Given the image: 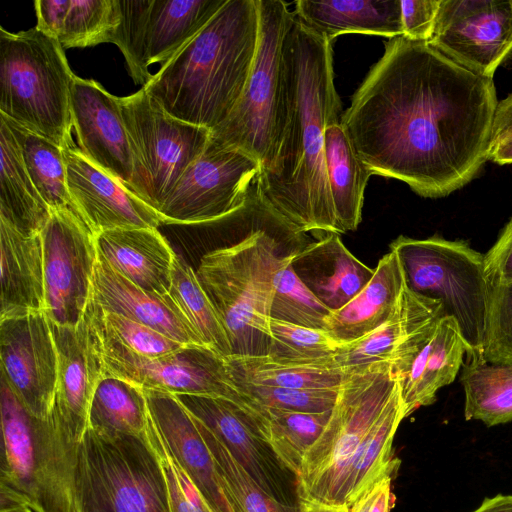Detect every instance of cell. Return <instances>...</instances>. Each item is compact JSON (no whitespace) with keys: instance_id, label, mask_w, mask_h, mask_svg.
<instances>
[{"instance_id":"e0dca14e","label":"cell","mask_w":512,"mask_h":512,"mask_svg":"<svg viewBox=\"0 0 512 512\" xmlns=\"http://www.w3.org/2000/svg\"><path fill=\"white\" fill-rule=\"evenodd\" d=\"M1 378L33 416L53 410L58 352L44 311L0 319Z\"/></svg>"},{"instance_id":"f6af8a7d","label":"cell","mask_w":512,"mask_h":512,"mask_svg":"<svg viewBox=\"0 0 512 512\" xmlns=\"http://www.w3.org/2000/svg\"><path fill=\"white\" fill-rule=\"evenodd\" d=\"M89 307L101 330L127 349L146 358H159L188 345L121 315L102 311L90 299Z\"/></svg>"},{"instance_id":"4fadbf2b","label":"cell","mask_w":512,"mask_h":512,"mask_svg":"<svg viewBox=\"0 0 512 512\" xmlns=\"http://www.w3.org/2000/svg\"><path fill=\"white\" fill-rule=\"evenodd\" d=\"M260 171L255 158L210 137L159 208L161 225L207 224L232 214L245 203Z\"/></svg>"},{"instance_id":"7402d4cb","label":"cell","mask_w":512,"mask_h":512,"mask_svg":"<svg viewBox=\"0 0 512 512\" xmlns=\"http://www.w3.org/2000/svg\"><path fill=\"white\" fill-rule=\"evenodd\" d=\"M143 391L152 421L212 511L235 512L191 414L174 394L146 388Z\"/></svg>"},{"instance_id":"d590c367","label":"cell","mask_w":512,"mask_h":512,"mask_svg":"<svg viewBox=\"0 0 512 512\" xmlns=\"http://www.w3.org/2000/svg\"><path fill=\"white\" fill-rule=\"evenodd\" d=\"M149 418L143 388L113 376H102L90 406L88 428L109 436H143Z\"/></svg>"},{"instance_id":"ac0fdd59","label":"cell","mask_w":512,"mask_h":512,"mask_svg":"<svg viewBox=\"0 0 512 512\" xmlns=\"http://www.w3.org/2000/svg\"><path fill=\"white\" fill-rule=\"evenodd\" d=\"M74 207L94 235L114 229L159 228L158 212L91 160L74 143L63 149Z\"/></svg>"},{"instance_id":"9c48e42d","label":"cell","mask_w":512,"mask_h":512,"mask_svg":"<svg viewBox=\"0 0 512 512\" xmlns=\"http://www.w3.org/2000/svg\"><path fill=\"white\" fill-rule=\"evenodd\" d=\"M401 264L405 285L441 304L452 317L466 345L467 360L480 357L486 331L491 285L485 255L464 241L439 236H399L389 246Z\"/></svg>"},{"instance_id":"52a82bcc","label":"cell","mask_w":512,"mask_h":512,"mask_svg":"<svg viewBox=\"0 0 512 512\" xmlns=\"http://www.w3.org/2000/svg\"><path fill=\"white\" fill-rule=\"evenodd\" d=\"M398 385L388 363L349 369L329 422L296 476L300 501L339 506L348 471Z\"/></svg>"},{"instance_id":"4dcf8cb0","label":"cell","mask_w":512,"mask_h":512,"mask_svg":"<svg viewBox=\"0 0 512 512\" xmlns=\"http://www.w3.org/2000/svg\"><path fill=\"white\" fill-rule=\"evenodd\" d=\"M324 151L340 234L354 231L361 222L364 191L373 174L357 156L341 123L325 130Z\"/></svg>"},{"instance_id":"484cf974","label":"cell","mask_w":512,"mask_h":512,"mask_svg":"<svg viewBox=\"0 0 512 512\" xmlns=\"http://www.w3.org/2000/svg\"><path fill=\"white\" fill-rule=\"evenodd\" d=\"M466 345L456 321L441 318L398 378L405 418L435 401L437 391L451 384L464 363Z\"/></svg>"},{"instance_id":"bcb514c9","label":"cell","mask_w":512,"mask_h":512,"mask_svg":"<svg viewBox=\"0 0 512 512\" xmlns=\"http://www.w3.org/2000/svg\"><path fill=\"white\" fill-rule=\"evenodd\" d=\"M145 437L160 463L171 512H213L190 476L172 454L150 414Z\"/></svg>"},{"instance_id":"816d5d0a","label":"cell","mask_w":512,"mask_h":512,"mask_svg":"<svg viewBox=\"0 0 512 512\" xmlns=\"http://www.w3.org/2000/svg\"><path fill=\"white\" fill-rule=\"evenodd\" d=\"M38 30L58 40L62 34L70 0H37L34 3Z\"/></svg>"},{"instance_id":"6f0895ef","label":"cell","mask_w":512,"mask_h":512,"mask_svg":"<svg viewBox=\"0 0 512 512\" xmlns=\"http://www.w3.org/2000/svg\"><path fill=\"white\" fill-rule=\"evenodd\" d=\"M347 506H334L309 501H300L298 512H348Z\"/></svg>"},{"instance_id":"f546056e","label":"cell","mask_w":512,"mask_h":512,"mask_svg":"<svg viewBox=\"0 0 512 512\" xmlns=\"http://www.w3.org/2000/svg\"><path fill=\"white\" fill-rule=\"evenodd\" d=\"M0 219L25 234H40L51 209L33 184L19 145L0 117Z\"/></svg>"},{"instance_id":"f35d334b","label":"cell","mask_w":512,"mask_h":512,"mask_svg":"<svg viewBox=\"0 0 512 512\" xmlns=\"http://www.w3.org/2000/svg\"><path fill=\"white\" fill-rule=\"evenodd\" d=\"M169 295L192 324L203 344L224 358L233 355L230 339L196 271L176 254Z\"/></svg>"},{"instance_id":"3957f363","label":"cell","mask_w":512,"mask_h":512,"mask_svg":"<svg viewBox=\"0 0 512 512\" xmlns=\"http://www.w3.org/2000/svg\"><path fill=\"white\" fill-rule=\"evenodd\" d=\"M259 29L258 0H227L144 88L171 116L213 131L243 94Z\"/></svg>"},{"instance_id":"74e56055","label":"cell","mask_w":512,"mask_h":512,"mask_svg":"<svg viewBox=\"0 0 512 512\" xmlns=\"http://www.w3.org/2000/svg\"><path fill=\"white\" fill-rule=\"evenodd\" d=\"M0 117L10 127L27 172L45 203L51 210L69 209L78 215L67 186L63 149L4 115Z\"/></svg>"},{"instance_id":"836d02e7","label":"cell","mask_w":512,"mask_h":512,"mask_svg":"<svg viewBox=\"0 0 512 512\" xmlns=\"http://www.w3.org/2000/svg\"><path fill=\"white\" fill-rule=\"evenodd\" d=\"M234 383L299 389H338L349 369L337 362L300 364L278 361L266 353L239 354L226 358Z\"/></svg>"},{"instance_id":"ffe728a7","label":"cell","mask_w":512,"mask_h":512,"mask_svg":"<svg viewBox=\"0 0 512 512\" xmlns=\"http://www.w3.org/2000/svg\"><path fill=\"white\" fill-rule=\"evenodd\" d=\"M445 316L440 303L405 285L390 318L367 336L348 343L335 360L346 369L388 363L400 378L424 339Z\"/></svg>"},{"instance_id":"ab89813d","label":"cell","mask_w":512,"mask_h":512,"mask_svg":"<svg viewBox=\"0 0 512 512\" xmlns=\"http://www.w3.org/2000/svg\"><path fill=\"white\" fill-rule=\"evenodd\" d=\"M192 418L212 454L221 485L235 512H298V507L285 505L266 493L220 440Z\"/></svg>"},{"instance_id":"30bf717a","label":"cell","mask_w":512,"mask_h":512,"mask_svg":"<svg viewBox=\"0 0 512 512\" xmlns=\"http://www.w3.org/2000/svg\"><path fill=\"white\" fill-rule=\"evenodd\" d=\"M78 512H171L160 463L145 434L87 428L77 448Z\"/></svg>"},{"instance_id":"60d3db41","label":"cell","mask_w":512,"mask_h":512,"mask_svg":"<svg viewBox=\"0 0 512 512\" xmlns=\"http://www.w3.org/2000/svg\"><path fill=\"white\" fill-rule=\"evenodd\" d=\"M266 354L278 361L300 364L336 362V355L348 344L324 329L308 328L269 318Z\"/></svg>"},{"instance_id":"8fae6325","label":"cell","mask_w":512,"mask_h":512,"mask_svg":"<svg viewBox=\"0 0 512 512\" xmlns=\"http://www.w3.org/2000/svg\"><path fill=\"white\" fill-rule=\"evenodd\" d=\"M119 98L133 156L130 190L158 212L211 131L171 116L144 87Z\"/></svg>"},{"instance_id":"d4e9b609","label":"cell","mask_w":512,"mask_h":512,"mask_svg":"<svg viewBox=\"0 0 512 512\" xmlns=\"http://www.w3.org/2000/svg\"><path fill=\"white\" fill-rule=\"evenodd\" d=\"M98 254L136 286L168 295L176 257L157 228L114 229L95 235Z\"/></svg>"},{"instance_id":"277c9868","label":"cell","mask_w":512,"mask_h":512,"mask_svg":"<svg viewBox=\"0 0 512 512\" xmlns=\"http://www.w3.org/2000/svg\"><path fill=\"white\" fill-rule=\"evenodd\" d=\"M289 229L293 230L272 209L259 186L242 237L207 252L200 260L198 280L226 328L233 355L249 354L257 335L266 339L274 278L283 256L278 235Z\"/></svg>"},{"instance_id":"44dd1931","label":"cell","mask_w":512,"mask_h":512,"mask_svg":"<svg viewBox=\"0 0 512 512\" xmlns=\"http://www.w3.org/2000/svg\"><path fill=\"white\" fill-rule=\"evenodd\" d=\"M50 325L58 352V377L52 412L80 442L88 428L94 392L103 376L88 308L83 320L75 327L57 325L51 321Z\"/></svg>"},{"instance_id":"db71d44e","label":"cell","mask_w":512,"mask_h":512,"mask_svg":"<svg viewBox=\"0 0 512 512\" xmlns=\"http://www.w3.org/2000/svg\"><path fill=\"white\" fill-rule=\"evenodd\" d=\"M512 137V93L498 102L493 127L491 146Z\"/></svg>"},{"instance_id":"83f0119b","label":"cell","mask_w":512,"mask_h":512,"mask_svg":"<svg viewBox=\"0 0 512 512\" xmlns=\"http://www.w3.org/2000/svg\"><path fill=\"white\" fill-rule=\"evenodd\" d=\"M294 17L312 32L333 41L349 33L402 36L401 0H298Z\"/></svg>"},{"instance_id":"f5cc1de1","label":"cell","mask_w":512,"mask_h":512,"mask_svg":"<svg viewBox=\"0 0 512 512\" xmlns=\"http://www.w3.org/2000/svg\"><path fill=\"white\" fill-rule=\"evenodd\" d=\"M393 477L377 482L365 495L359 498L348 512H390L394 504L391 491Z\"/></svg>"},{"instance_id":"680465c9","label":"cell","mask_w":512,"mask_h":512,"mask_svg":"<svg viewBox=\"0 0 512 512\" xmlns=\"http://www.w3.org/2000/svg\"><path fill=\"white\" fill-rule=\"evenodd\" d=\"M0 512H34L25 505H11L0 508Z\"/></svg>"},{"instance_id":"8992f818","label":"cell","mask_w":512,"mask_h":512,"mask_svg":"<svg viewBox=\"0 0 512 512\" xmlns=\"http://www.w3.org/2000/svg\"><path fill=\"white\" fill-rule=\"evenodd\" d=\"M74 74L58 40L36 27H0V114L62 149L71 136Z\"/></svg>"},{"instance_id":"5b68a950","label":"cell","mask_w":512,"mask_h":512,"mask_svg":"<svg viewBox=\"0 0 512 512\" xmlns=\"http://www.w3.org/2000/svg\"><path fill=\"white\" fill-rule=\"evenodd\" d=\"M0 382V508L25 505L34 512H78L75 468L80 442L56 414L33 416L5 380Z\"/></svg>"},{"instance_id":"c3c4849f","label":"cell","mask_w":512,"mask_h":512,"mask_svg":"<svg viewBox=\"0 0 512 512\" xmlns=\"http://www.w3.org/2000/svg\"><path fill=\"white\" fill-rule=\"evenodd\" d=\"M479 358L488 362H512V281L491 285Z\"/></svg>"},{"instance_id":"b9f144b4","label":"cell","mask_w":512,"mask_h":512,"mask_svg":"<svg viewBox=\"0 0 512 512\" xmlns=\"http://www.w3.org/2000/svg\"><path fill=\"white\" fill-rule=\"evenodd\" d=\"M292 253L282 256L275 274L270 318L325 330L326 319L332 311L298 278L291 265Z\"/></svg>"},{"instance_id":"ee69618b","label":"cell","mask_w":512,"mask_h":512,"mask_svg":"<svg viewBox=\"0 0 512 512\" xmlns=\"http://www.w3.org/2000/svg\"><path fill=\"white\" fill-rule=\"evenodd\" d=\"M150 6L151 0H118L119 19L111 40L121 50L134 83L142 87L153 78L147 44Z\"/></svg>"},{"instance_id":"6da1fadb","label":"cell","mask_w":512,"mask_h":512,"mask_svg":"<svg viewBox=\"0 0 512 512\" xmlns=\"http://www.w3.org/2000/svg\"><path fill=\"white\" fill-rule=\"evenodd\" d=\"M497 105L493 79L428 42L397 36L385 43L341 125L373 175L440 198L467 185L489 160Z\"/></svg>"},{"instance_id":"f1b7e54d","label":"cell","mask_w":512,"mask_h":512,"mask_svg":"<svg viewBox=\"0 0 512 512\" xmlns=\"http://www.w3.org/2000/svg\"><path fill=\"white\" fill-rule=\"evenodd\" d=\"M404 286L399 259L389 251L378 261L368 284L349 303L330 313L325 330L342 343L367 336L390 318Z\"/></svg>"},{"instance_id":"7c38bea8","label":"cell","mask_w":512,"mask_h":512,"mask_svg":"<svg viewBox=\"0 0 512 512\" xmlns=\"http://www.w3.org/2000/svg\"><path fill=\"white\" fill-rule=\"evenodd\" d=\"M103 376L174 395L222 397L248 405L229 372L226 358L206 346L188 345L159 358L133 353L107 336L88 305Z\"/></svg>"},{"instance_id":"ba28073f","label":"cell","mask_w":512,"mask_h":512,"mask_svg":"<svg viewBox=\"0 0 512 512\" xmlns=\"http://www.w3.org/2000/svg\"><path fill=\"white\" fill-rule=\"evenodd\" d=\"M260 29L255 60L243 94L211 138L255 158L269 170L288 118L284 41L294 19L281 0H258Z\"/></svg>"},{"instance_id":"f907efd6","label":"cell","mask_w":512,"mask_h":512,"mask_svg":"<svg viewBox=\"0 0 512 512\" xmlns=\"http://www.w3.org/2000/svg\"><path fill=\"white\" fill-rule=\"evenodd\" d=\"M485 274L490 285L512 281V217L485 254Z\"/></svg>"},{"instance_id":"cb8c5ba5","label":"cell","mask_w":512,"mask_h":512,"mask_svg":"<svg viewBox=\"0 0 512 512\" xmlns=\"http://www.w3.org/2000/svg\"><path fill=\"white\" fill-rule=\"evenodd\" d=\"M291 265L303 284L331 311L349 303L375 272L358 260L336 233L294 251Z\"/></svg>"},{"instance_id":"e575fe53","label":"cell","mask_w":512,"mask_h":512,"mask_svg":"<svg viewBox=\"0 0 512 512\" xmlns=\"http://www.w3.org/2000/svg\"><path fill=\"white\" fill-rule=\"evenodd\" d=\"M461 383L466 420L487 426L512 420V362H488L481 358L463 364Z\"/></svg>"},{"instance_id":"9f6ffc18","label":"cell","mask_w":512,"mask_h":512,"mask_svg":"<svg viewBox=\"0 0 512 512\" xmlns=\"http://www.w3.org/2000/svg\"><path fill=\"white\" fill-rule=\"evenodd\" d=\"M489 160L499 165L512 164V137L491 146Z\"/></svg>"},{"instance_id":"d6a6232c","label":"cell","mask_w":512,"mask_h":512,"mask_svg":"<svg viewBox=\"0 0 512 512\" xmlns=\"http://www.w3.org/2000/svg\"><path fill=\"white\" fill-rule=\"evenodd\" d=\"M227 0H151L147 23L149 64L164 65L193 39Z\"/></svg>"},{"instance_id":"9a60e30c","label":"cell","mask_w":512,"mask_h":512,"mask_svg":"<svg viewBox=\"0 0 512 512\" xmlns=\"http://www.w3.org/2000/svg\"><path fill=\"white\" fill-rule=\"evenodd\" d=\"M428 43L473 73L493 79L512 54V0H441Z\"/></svg>"},{"instance_id":"603a6c76","label":"cell","mask_w":512,"mask_h":512,"mask_svg":"<svg viewBox=\"0 0 512 512\" xmlns=\"http://www.w3.org/2000/svg\"><path fill=\"white\" fill-rule=\"evenodd\" d=\"M91 299L102 311L146 325L184 345L205 346L177 303L146 291L117 273L98 254Z\"/></svg>"},{"instance_id":"8d00e7d4","label":"cell","mask_w":512,"mask_h":512,"mask_svg":"<svg viewBox=\"0 0 512 512\" xmlns=\"http://www.w3.org/2000/svg\"><path fill=\"white\" fill-rule=\"evenodd\" d=\"M249 406L256 410L259 428L279 462L297 476L305 454L322 434L332 410L304 413Z\"/></svg>"},{"instance_id":"5bb4252c","label":"cell","mask_w":512,"mask_h":512,"mask_svg":"<svg viewBox=\"0 0 512 512\" xmlns=\"http://www.w3.org/2000/svg\"><path fill=\"white\" fill-rule=\"evenodd\" d=\"M44 269V312L61 326H77L92 294L98 258L95 235L72 210H51L41 231Z\"/></svg>"},{"instance_id":"681fc988","label":"cell","mask_w":512,"mask_h":512,"mask_svg":"<svg viewBox=\"0 0 512 512\" xmlns=\"http://www.w3.org/2000/svg\"><path fill=\"white\" fill-rule=\"evenodd\" d=\"M441 0H401L402 36L429 42Z\"/></svg>"},{"instance_id":"1f68e13d","label":"cell","mask_w":512,"mask_h":512,"mask_svg":"<svg viewBox=\"0 0 512 512\" xmlns=\"http://www.w3.org/2000/svg\"><path fill=\"white\" fill-rule=\"evenodd\" d=\"M405 418L400 385L370 429L363 448L346 476L339 506H352L377 482L393 477L400 461L393 456L392 443L400 422Z\"/></svg>"},{"instance_id":"7a4b0ae2","label":"cell","mask_w":512,"mask_h":512,"mask_svg":"<svg viewBox=\"0 0 512 512\" xmlns=\"http://www.w3.org/2000/svg\"><path fill=\"white\" fill-rule=\"evenodd\" d=\"M294 15V14H293ZM288 118L273 166L258 184L266 201L297 233L340 234L329 189L325 130L341 123L332 42L295 17L284 41Z\"/></svg>"},{"instance_id":"2e32d148","label":"cell","mask_w":512,"mask_h":512,"mask_svg":"<svg viewBox=\"0 0 512 512\" xmlns=\"http://www.w3.org/2000/svg\"><path fill=\"white\" fill-rule=\"evenodd\" d=\"M176 397L266 493L285 505L299 506L296 476L279 462L265 440L254 408L222 397Z\"/></svg>"},{"instance_id":"11a10c76","label":"cell","mask_w":512,"mask_h":512,"mask_svg":"<svg viewBox=\"0 0 512 512\" xmlns=\"http://www.w3.org/2000/svg\"><path fill=\"white\" fill-rule=\"evenodd\" d=\"M472 512H512V495H496L485 498L481 505Z\"/></svg>"},{"instance_id":"7dc6e473","label":"cell","mask_w":512,"mask_h":512,"mask_svg":"<svg viewBox=\"0 0 512 512\" xmlns=\"http://www.w3.org/2000/svg\"><path fill=\"white\" fill-rule=\"evenodd\" d=\"M247 404L304 413L331 411L338 389H299L235 383Z\"/></svg>"},{"instance_id":"d6986e66","label":"cell","mask_w":512,"mask_h":512,"mask_svg":"<svg viewBox=\"0 0 512 512\" xmlns=\"http://www.w3.org/2000/svg\"><path fill=\"white\" fill-rule=\"evenodd\" d=\"M72 128L80 151L130 189L134 166L120 98L92 79L73 77Z\"/></svg>"},{"instance_id":"4316f807","label":"cell","mask_w":512,"mask_h":512,"mask_svg":"<svg viewBox=\"0 0 512 512\" xmlns=\"http://www.w3.org/2000/svg\"><path fill=\"white\" fill-rule=\"evenodd\" d=\"M0 319L44 311L41 234H25L0 219Z\"/></svg>"},{"instance_id":"7bdbcfd3","label":"cell","mask_w":512,"mask_h":512,"mask_svg":"<svg viewBox=\"0 0 512 512\" xmlns=\"http://www.w3.org/2000/svg\"><path fill=\"white\" fill-rule=\"evenodd\" d=\"M118 19V0H70L58 41L64 49L111 43Z\"/></svg>"}]
</instances>
